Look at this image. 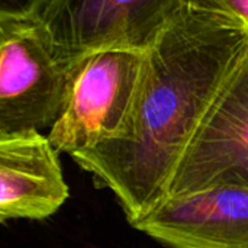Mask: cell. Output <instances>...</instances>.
<instances>
[{
  "instance_id": "1",
  "label": "cell",
  "mask_w": 248,
  "mask_h": 248,
  "mask_svg": "<svg viewBox=\"0 0 248 248\" xmlns=\"http://www.w3.org/2000/svg\"><path fill=\"white\" fill-rule=\"evenodd\" d=\"M247 42L243 28L187 4L145 52L124 132L71 155L113 193L128 224L166 199L179 158Z\"/></svg>"
},
{
  "instance_id": "2",
  "label": "cell",
  "mask_w": 248,
  "mask_h": 248,
  "mask_svg": "<svg viewBox=\"0 0 248 248\" xmlns=\"http://www.w3.org/2000/svg\"><path fill=\"white\" fill-rule=\"evenodd\" d=\"M76 62L41 19L0 16V137L49 131L65 108Z\"/></svg>"
},
{
  "instance_id": "3",
  "label": "cell",
  "mask_w": 248,
  "mask_h": 248,
  "mask_svg": "<svg viewBox=\"0 0 248 248\" xmlns=\"http://www.w3.org/2000/svg\"><path fill=\"white\" fill-rule=\"evenodd\" d=\"M145 52L103 49L76 62L65 108L48 138L60 154L74 155L118 138L141 89Z\"/></svg>"
},
{
  "instance_id": "4",
  "label": "cell",
  "mask_w": 248,
  "mask_h": 248,
  "mask_svg": "<svg viewBox=\"0 0 248 248\" xmlns=\"http://www.w3.org/2000/svg\"><path fill=\"white\" fill-rule=\"evenodd\" d=\"M248 189V42L208 106L167 186V198Z\"/></svg>"
},
{
  "instance_id": "5",
  "label": "cell",
  "mask_w": 248,
  "mask_h": 248,
  "mask_svg": "<svg viewBox=\"0 0 248 248\" xmlns=\"http://www.w3.org/2000/svg\"><path fill=\"white\" fill-rule=\"evenodd\" d=\"M189 0H52L41 16L73 61L103 49L147 52Z\"/></svg>"
},
{
  "instance_id": "6",
  "label": "cell",
  "mask_w": 248,
  "mask_h": 248,
  "mask_svg": "<svg viewBox=\"0 0 248 248\" xmlns=\"http://www.w3.org/2000/svg\"><path fill=\"white\" fill-rule=\"evenodd\" d=\"M129 225L166 248H248V189L167 198Z\"/></svg>"
},
{
  "instance_id": "7",
  "label": "cell",
  "mask_w": 248,
  "mask_h": 248,
  "mask_svg": "<svg viewBox=\"0 0 248 248\" xmlns=\"http://www.w3.org/2000/svg\"><path fill=\"white\" fill-rule=\"evenodd\" d=\"M48 135L0 137V221H42L70 198L60 157Z\"/></svg>"
},
{
  "instance_id": "8",
  "label": "cell",
  "mask_w": 248,
  "mask_h": 248,
  "mask_svg": "<svg viewBox=\"0 0 248 248\" xmlns=\"http://www.w3.org/2000/svg\"><path fill=\"white\" fill-rule=\"evenodd\" d=\"M187 4L214 13L248 32V0H189Z\"/></svg>"
},
{
  "instance_id": "9",
  "label": "cell",
  "mask_w": 248,
  "mask_h": 248,
  "mask_svg": "<svg viewBox=\"0 0 248 248\" xmlns=\"http://www.w3.org/2000/svg\"><path fill=\"white\" fill-rule=\"evenodd\" d=\"M52 0H0V16L41 19Z\"/></svg>"
}]
</instances>
